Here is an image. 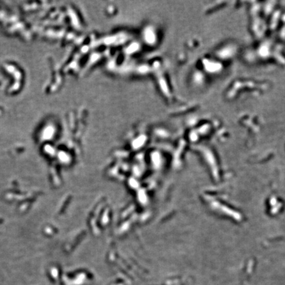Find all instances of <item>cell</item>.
Segmentation results:
<instances>
[{"label":"cell","mask_w":285,"mask_h":285,"mask_svg":"<svg viewBox=\"0 0 285 285\" xmlns=\"http://www.w3.org/2000/svg\"><path fill=\"white\" fill-rule=\"evenodd\" d=\"M141 38L143 42L149 47L157 46L159 41L158 30L153 25H145L141 30Z\"/></svg>","instance_id":"obj_1"}]
</instances>
